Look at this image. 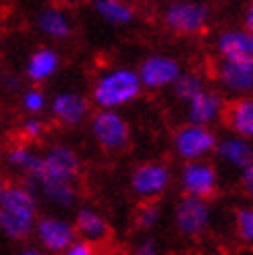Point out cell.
Segmentation results:
<instances>
[{
	"mask_svg": "<svg viewBox=\"0 0 253 255\" xmlns=\"http://www.w3.org/2000/svg\"><path fill=\"white\" fill-rule=\"evenodd\" d=\"M0 89H4L8 94H19L23 89V81L17 73L12 71H2V79H0Z\"/></svg>",
	"mask_w": 253,
	"mask_h": 255,
	"instance_id": "cell-30",
	"label": "cell"
},
{
	"mask_svg": "<svg viewBox=\"0 0 253 255\" xmlns=\"http://www.w3.org/2000/svg\"><path fill=\"white\" fill-rule=\"evenodd\" d=\"M160 222H162L160 201H139V206L135 208V214H133V224L137 231L149 235L160 226Z\"/></svg>",
	"mask_w": 253,
	"mask_h": 255,
	"instance_id": "cell-24",
	"label": "cell"
},
{
	"mask_svg": "<svg viewBox=\"0 0 253 255\" xmlns=\"http://www.w3.org/2000/svg\"><path fill=\"white\" fill-rule=\"evenodd\" d=\"M133 255H162V249H160V243L154 237H143L141 241L135 243Z\"/></svg>",
	"mask_w": 253,
	"mask_h": 255,
	"instance_id": "cell-29",
	"label": "cell"
},
{
	"mask_svg": "<svg viewBox=\"0 0 253 255\" xmlns=\"http://www.w3.org/2000/svg\"><path fill=\"white\" fill-rule=\"evenodd\" d=\"M62 67V56L58 48L52 44L35 46L25 58L23 65V77L29 85L42 87L48 81H52Z\"/></svg>",
	"mask_w": 253,
	"mask_h": 255,
	"instance_id": "cell-16",
	"label": "cell"
},
{
	"mask_svg": "<svg viewBox=\"0 0 253 255\" xmlns=\"http://www.w3.org/2000/svg\"><path fill=\"white\" fill-rule=\"evenodd\" d=\"M210 81L226 100L253 96V58L214 60Z\"/></svg>",
	"mask_w": 253,
	"mask_h": 255,
	"instance_id": "cell-8",
	"label": "cell"
},
{
	"mask_svg": "<svg viewBox=\"0 0 253 255\" xmlns=\"http://www.w3.org/2000/svg\"><path fill=\"white\" fill-rule=\"evenodd\" d=\"M214 158H216L222 166L241 172L253 164V141L226 133V135L218 137L216 149H214Z\"/></svg>",
	"mask_w": 253,
	"mask_h": 255,
	"instance_id": "cell-19",
	"label": "cell"
},
{
	"mask_svg": "<svg viewBox=\"0 0 253 255\" xmlns=\"http://www.w3.org/2000/svg\"><path fill=\"white\" fill-rule=\"evenodd\" d=\"M6 183H8V181H6V178H4L2 174H0V197H2V193H4V187H6Z\"/></svg>",
	"mask_w": 253,
	"mask_h": 255,
	"instance_id": "cell-35",
	"label": "cell"
},
{
	"mask_svg": "<svg viewBox=\"0 0 253 255\" xmlns=\"http://www.w3.org/2000/svg\"><path fill=\"white\" fill-rule=\"evenodd\" d=\"M46 133H48V125L42 117H25L17 129L19 141L31 143V145H35L42 137H46Z\"/></svg>",
	"mask_w": 253,
	"mask_h": 255,
	"instance_id": "cell-27",
	"label": "cell"
},
{
	"mask_svg": "<svg viewBox=\"0 0 253 255\" xmlns=\"http://www.w3.org/2000/svg\"><path fill=\"white\" fill-rule=\"evenodd\" d=\"M226 108V98L218 92L216 87L208 85L199 96H195L191 102L183 106V117L189 125L199 127H212L222 123V114Z\"/></svg>",
	"mask_w": 253,
	"mask_h": 255,
	"instance_id": "cell-17",
	"label": "cell"
},
{
	"mask_svg": "<svg viewBox=\"0 0 253 255\" xmlns=\"http://www.w3.org/2000/svg\"><path fill=\"white\" fill-rule=\"evenodd\" d=\"M62 255H100V249H96L94 245H90V243H85V241L77 239L75 243L69 245V249L62 253Z\"/></svg>",
	"mask_w": 253,
	"mask_h": 255,
	"instance_id": "cell-31",
	"label": "cell"
},
{
	"mask_svg": "<svg viewBox=\"0 0 253 255\" xmlns=\"http://www.w3.org/2000/svg\"><path fill=\"white\" fill-rule=\"evenodd\" d=\"M160 21L176 37H201L212 25V8L201 0H170L162 8Z\"/></svg>",
	"mask_w": 253,
	"mask_h": 255,
	"instance_id": "cell-4",
	"label": "cell"
},
{
	"mask_svg": "<svg viewBox=\"0 0 253 255\" xmlns=\"http://www.w3.org/2000/svg\"><path fill=\"white\" fill-rule=\"evenodd\" d=\"M71 220H73L77 239L94 245L96 249H102V247L110 245L112 226H110L106 216L96 206H92V203H79V206L75 208V214H73Z\"/></svg>",
	"mask_w": 253,
	"mask_h": 255,
	"instance_id": "cell-14",
	"label": "cell"
},
{
	"mask_svg": "<svg viewBox=\"0 0 253 255\" xmlns=\"http://www.w3.org/2000/svg\"><path fill=\"white\" fill-rule=\"evenodd\" d=\"M135 71L139 81H141L143 92L160 94V92H170V87L174 85V81L179 79V75L185 69L181 65V60L172 54L151 52L139 60Z\"/></svg>",
	"mask_w": 253,
	"mask_h": 255,
	"instance_id": "cell-10",
	"label": "cell"
},
{
	"mask_svg": "<svg viewBox=\"0 0 253 255\" xmlns=\"http://www.w3.org/2000/svg\"><path fill=\"white\" fill-rule=\"evenodd\" d=\"M208 85H210V79L204 73L193 71V69H185L179 75V79L174 81V85L170 87V94L181 106H185L187 102H191L195 96H199L204 92Z\"/></svg>",
	"mask_w": 253,
	"mask_h": 255,
	"instance_id": "cell-23",
	"label": "cell"
},
{
	"mask_svg": "<svg viewBox=\"0 0 253 255\" xmlns=\"http://www.w3.org/2000/svg\"><path fill=\"white\" fill-rule=\"evenodd\" d=\"M33 239L35 245L48 255H62L71 243L77 241V235H75V226L71 218L56 212H48L40 214V218H37L33 228Z\"/></svg>",
	"mask_w": 253,
	"mask_h": 255,
	"instance_id": "cell-12",
	"label": "cell"
},
{
	"mask_svg": "<svg viewBox=\"0 0 253 255\" xmlns=\"http://www.w3.org/2000/svg\"><path fill=\"white\" fill-rule=\"evenodd\" d=\"M87 129L96 147L104 154H123L131 145V125L123 112L94 110Z\"/></svg>",
	"mask_w": 253,
	"mask_h": 255,
	"instance_id": "cell-5",
	"label": "cell"
},
{
	"mask_svg": "<svg viewBox=\"0 0 253 255\" xmlns=\"http://www.w3.org/2000/svg\"><path fill=\"white\" fill-rule=\"evenodd\" d=\"M17 255H48V253H46V251H42L37 245H31V247H23Z\"/></svg>",
	"mask_w": 253,
	"mask_h": 255,
	"instance_id": "cell-33",
	"label": "cell"
},
{
	"mask_svg": "<svg viewBox=\"0 0 253 255\" xmlns=\"http://www.w3.org/2000/svg\"><path fill=\"white\" fill-rule=\"evenodd\" d=\"M222 125L229 131V135L253 141V96L226 100Z\"/></svg>",
	"mask_w": 253,
	"mask_h": 255,
	"instance_id": "cell-20",
	"label": "cell"
},
{
	"mask_svg": "<svg viewBox=\"0 0 253 255\" xmlns=\"http://www.w3.org/2000/svg\"><path fill=\"white\" fill-rule=\"evenodd\" d=\"M19 104H21V110L25 112V117H44L48 112L50 96L42 87L29 85L19 92Z\"/></svg>",
	"mask_w": 253,
	"mask_h": 255,
	"instance_id": "cell-25",
	"label": "cell"
},
{
	"mask_svg": "<svg viewBox=\"0 0 253 255\" xmlns=\"http://www.w3.org/2000/svg\"><path fill=\"white\" fill-rule=\"evenodd\" d=\"M141 94L143 87L137 77L135 67L115 65V67H104L96 73L87 98H90L96 110L123 112L126 106L135 104L141 98Z\"/></svg>",
	"mask_w": 253,
	"mask_h": 255,
	"instance_id": "cell-3",
	"label": "cell"
},
{
	"mask_svg": "<svg viewBox=\"0 0 253 255\" xmlns=\"http://www.w3.org/2000/svg\"><path fill=\"white\" fill-rule=\"evenodd\" d=\"M50 4H56V6H69V4H75L79 0H48Z\"/></svg>",
	"mask_w": 253,
	"mask_h": 255,
	"instance_id": "cell-34",
	"label": "cell"
},
{
	"mask_svg": "<svg viewBox=\"0 0 253 255\" xmlns=\"http://www.w3.org/2000/svg\"><path fill=\"white\" fill-rule=\"evenodd\" d=\"M214 222L212 203L195 197H179L172 208V224L174 231L183 239H199L204 237Z\"/></svg>",
	"mask_w": 253,
	"mask_h": 255,
	"instance_id": "cell-11",
	"label": "cell"
},
{
	"mask_svg": "<svg viewBox=\"0 0 253 255\" xmlns=\"http://www.w3.org/2000/svg\"><path fill=\"white\" fill-rule=\"evenodd\" d=\"M42 214L37 195L23 181H8L0 197V235L12 243L33 237L35 222Z\"/></svg>",
	"mask_w": 253,
	"mask_h": 255,
	"instance_id": "cell-2",
	"label": "cell"
},
{
	"mask_svg": "<svg viewBox=\"0 0 253 255\" xmlns=\"http://www.w3.org/2000/svg\"><path fill=\"white\" fill-rule=\"evenodd\" d=\"M233 228L239 243L253 247V203H243L233 212Z\"/></svg>",
	"mask_w": 253,
	"mask_h": 255,
	"instance_id": "cell-26",
	"label": "cell"
},
{
	"mask_svg": "<svg viewBox=\"0 0 253 255\" xmlns=\"http://www.w3.org/2000/svg\"><path fill=\"white\" fill-rule=\"evenodd\" d=\"M218 137L220 135L212 127L183 123L172 133L170 147H172V154L181 160V164L195 162V160H210L214 156V149H216Z\"/></svg>",
	"mask_w": 253,
	"mask_h": 255,
	"instance_id": "cell-9",
	"label": "cell"
},
{
	"mask_svg": "<svg viewBox=\"0 0 253 255\" xmlns=\"http://www.w3.org/2000/svg\"><path fill=\"white\" fill-rule=\"evenodd\" d=\"M218 2H229V0H218Z\"/></svg>",
	"mask_w": 253,
	"mask_h": 255,
	"instance_id": "cell-37",
	"label": "cell"
},
{
	"mask_svg": "<svg viewBox=\"0 0 253 255\" xmlns=\"http://www.w3.org/2000/svg\"><path fill=\"white\" fill-rule=\"evenodd\" d=\"M214 56L216 60L253 58V31L241 27H224L214 37Z\"/></svg>",
	"mask_w": 253,
	"mask_h": 255,
	"instance_id": "cell-18",
	"label": "cell"
},
{
	"mask_svg": "<svg viewBox=\"0 0 253 255\" xmlns=\"http://www.w3.org/2000/svg\"><path fill=\"white\" fill-rule=\"evenodd\" d=\"M239 191L243 193L247 203H253V164L239 172Z\"/></svg>",
	"mask_w": 253,
	"mask_h": 255,
	"instance_id": "cell-28",
	"label": "cell"
},
{
	"mask_svg": "<svg viewBox=\"0 0 253 255\" xmlns=\"http://www.w3.org/2000/svg\"><path fill=\"white\" fill-rule=\"evenodd\" d=\"M0 79H2V69H0Z\"/></svg>",
	"mask_w": 253,
	"mask_h": 255,
	"instance_id": "cell-36",
	"label": "cell"
},
{
	"mask_svg": "<svg viewBox=\"0 0 253 255\" xmlns=\"http://www.w3.org/2000/svg\"><path fill=\"white\" fill-rule=\"evenodd\" d=\"M176 187L183 197L210 201L220 193V170L212 160L185 162L176 170Z\"/></svg>",
	"mask_w": 253,
	"mask_h": 255,
	"instance_id": "cell-7",
	"label": "cell"
},
{
	"mask_svg": "<svg viewBox=\"0 0 253 255\" xmlns=\"http://www.w3.org/2000/svg\"><path fill=\"white\" fill-rule=\"evenodd\" d=\"M241 25L245 29L253 31V0H249V2L245 4L243 8V17H241Z\"/></svg>",
	"mask_w": 253,
	"mask_h": 255,
	"instance_id": "cell-32",
	"label": "cell"
},
{
	"mask_svg": "<svg viewBox=\"0 0 253 255\" xmlns=\"http://www.w3.org/2000/svg\"><path fill=\"white\" fill-rule=\"evenodd\" d=\"M172 183V168L164 160H143L129 172V191L137 201H160Z\"/></svg>",
	"mask_w": 253,
	"mask_h": 255,
	"instance_id": "cell-6",
	"label": "cell"
},
{
	"mask_svg": "<svg viewBox=\"0 0 253 255\" xmlns=\"http://www.w3.org/2000/svg\"><path fill=\"white\" fill-rule=\"evenodd\" d=\"M2 160H4V166L15 172L19 176V181H23L25 176H29L33 172V168L37 166V160H40V149L31 143H25V141H12L4 147L2 151Z\"/></svg>",
	"mask_w": 253,
	"mask_h": 255,
	"instance_id": "cell-22",
	"label": "cell"
},
{
	"mask_svg": "<svg viewBox=\"0 0 253 255\" xmlns=\"http://www.w3.org/2000/svg\"><path fill=\"white\" fill-rule=\"evenodd\" d=\"M94 15L108 27H131L137 21V8L129 0H90Z\"/></svg>",
	"mask_w": 253,
	"mask_h": 255,
	"instance_id": "cell-21",
	"label": "cell"
},
{
	"mask_svg": "<svg viewBox=\"0 0 253 255\" xmlns=\"http://www.w3.org/2000/svg\"><path fill=\"white\" fill-rule=\"evenodd\" d=\"M33 25L37 33L46 37L48 42H52V46L71 42L75 35V19L67 6H56V4L42 6L35 12Z\"/></svg>",
	"mask_w": 253,
	"mask_h": 255,
	"instance_id": "cell-15",
	"label": "cell"
},
{
	"mask_svg": "<svg viewBox=\"0 0 253 255\" xmlns=\"http://www.w3.org/2000/svg\"><path fill=\"white\" fill-rule=\"evenodd\" d=\"M81 172L83 162L79 151L69 143L56 141L40 151L37 166L23 178V183L37 195L40 203H46L56 212H67L79 206Z\"/></svg>",
	"mask_w": 253,
	"mask_h": 255,
	"instance_id": "cell-1",
	"label": "cell"
},
{
	"mask_svg": "<svg viewBox=\"0 0 253 255\" xmlns=\"http://www.w3.org/2000/svg\"><path fill=\"white\" fill-rule=\"evenodd\" d=\"M92 102L85 94L77 89H62L50 98L48 114L54 125L65 127V129H77L83 127L92 117Z\"/></svg>",
	"mask_w": 253,
	"mask_h": 255,
	"instance_id": "cell-13",
	"label": "cell"
}]
</instances>
